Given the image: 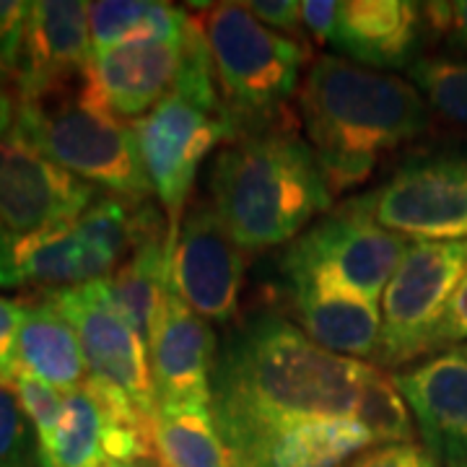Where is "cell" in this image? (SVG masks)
<instances>
[{
    "mask_svg": "<svg viewBox=\"0 0 467 467\" xmlns=\"http://www.w3.org/2000/svg\"><path fill=\"white\" fill-rule=\"evenodd\" d=\"M371 364L322 348L299 325L260 312L221 346L211 416L234 457L309 418H356Z\"/></svg>",
    "mask_w": 467,
    "mask_h": 467,
    "instance_id": "obj_1",
    "label": "cell"
},
{
    "mask_svg": "<svg viewBox=\"0 0 467 467\" xmlns=\"http://www.w3.org/2000/svg\"><path fill=\"white\" fill-rule=\"evenodd\" d=\"M306 140L330 192L367 182L389 150L416 140L431 125V104L413 81L317 55L299 88Z\"/></svg>",
    "mask_w": 467,
    "mask_h": 467,
    "instance_id": "obj_2",
    "label": "cell"
},
{
    "mask_svg": "<svg viewBox=\"0 0 467 467\" xmlns=\"http://www.w3.org/2000/svg\"><path fill=\"white\" fill-rule=\"evenodd\" d=\"M211 202L247 254L285 244L333 205L309 140L294 119L236 133L211 167Z\"/></svg>",
    "mask_w": 467,
    "mask_h": 467,
    "instance_id": "obj_3",
    "label": "cell"
},
{
    "mask_svg": "<svg viewBox=\"0 0 467 467\" xmlns=\"http://www.w3.org/2000/svg\"><path fill=\"white\" fill-rule=\"evenodd\" d=\"M11 133L55 167L112 195H153L133 122L107 109L88 84V70L76 81L18 94Z\"/></svg>",
    "mask_w": 467,
    "mask_h": 467,
    "instance_id": "obj_4",
    "label": "cell"
},
{
    "mask_svg": "<svg viewBox=\"0 0 467 467\" xmlns=\"http://www.w3.org/2000/svg\"><path fill=\"white\" fill-rule=\"evenodd\" d=\"M234 135L291 119L288 101L309 67V45L267 29L239 3L192 5Z\"/></svg>",
    "mask_w": 467,
    "mask_h": 467,
    "instance_id": "obj_5",
    "label": "cell"
},
{
    "mask_svg": "<svg viewBox=\"0 0 467 467\" xmlns=\"http://www.w3.org/2000/svg\"><path fill=\"white\" fill-rule=\"evenodd\" d=\"M156 205L149 198L101 195L78 218L0 244V285L73 288L104 281L133 252Z\"/></svg>",
    "mask_w": 467,
    "mask_h": 467,
    "instance_id": "obj_6",
    "label": "cell"
},
{
    "mask_svg": "<svg viewBox=\"0 0 467 467\" xmlns=\"http://www.w3.org/2000/svg\"><path fill=\"white\" fill-rule=\"evenodd\" d=\"M143 171L177 242L184 208L202 161L218 143H229L234 128L221 101H202L171 88L149 115L133 122Z\"/></svg>",
    "mask_w": 467,
    "mask_h": 467,
    "instance_id": "obj_7",
    "label": "cell"
},
{
    "mask_svg": "<svg viewBox=\"0 0 467 467\" xmlns=\"http://www.w3.org/2000/svg\"><path fill=\"white\" fill-rule=\"evenodd\" d=\"M467 275V242H410L382 294V337L374 364L395 368L431 353L436 327Z\"/></svg>",
    "mask_w": 467,
    "mask_h": 467,
    "instance_id": "obj_8",
    "label": "cell"
},
{
    "mask_svg": "<svg viewBox=\"0 0 467 467\" xmlns=\"http://www.w3.org/2000/svg\"><path fill=\"white\" fill-rule=\"evenodd\" d=\"M39 299L52 304L81 340L88 382L109 387L156 418V389L150 379L149 343L119 312L107 281L73 288H50Z\"/></svg>",
    "mask_w": 467,
    "mask_h": 467,
    "instance_id": "obj_9",
    "label": "cell"
},
{
    "mask_svg": "<svg viewBox=\"0 0 467 467\" xmlns=\"http://www.w3.org/2000/svg\"><path fill=\"white\" fill-rule=\"evenodd\" d=\"M361 202L379 226L405 239L467 242V156L413 159Z\"/></svg>",
    "mask_w": 467,
    "mask_h": 467,
    "instance_id": "obj_10",
    "label": "cell"
},
{
    "mask_svg": "<svg viewBox=\"0 0 467 467\" xmlns=\"http://www.w3.org/2000/svg\"><path fill=\"white\" fill-rule=\"evenodd\" d=\"M408 244L405 236L379 226L361 198H353L296 236L285 257L322 267L343 285L379 304Z\"/></svg>",
    "mask_w": 467,
    "mask_h": 467,
    "instance_id": "obj_11",
    "label": "cell"
},
{
    "mask_svg": "<svg viewBox=\"0 0 467 467\" xmlns=\"http://www.w3.org/2000/svg\"><path fill=\"white\" fill-rule=\"evenodd\" d=\"M247 252L236 244L211 201L184 213L171 250V291L205 322L236 317Z\"/></svg>",
    "mask_w": 467,
    "mask_h": 467,
    "instance_id": "obj_12",
    "label": "cell"
},
{
    "mask_svg": "<svg viewBox=\"0 0 467 467\" xmlns=\"http://www.w3.org/2000/svg\"><path fill=\"white\" fill-rule=\"evenodd\" d=\"M99 187L55 167L16 135L0 138V244L78 218Z\"/></svg>",
    "mask_w": 467,
    "mask_h": 467,
    "instance_id": "obj_13",
    "label": "cell"
},
{
    "mask_svg": "<svg viewBox=\"0 0 467 467\" xmlns=\"http://www.w3.org/2000/svg\"><path fill=\"white\" fill-rule=\"evenodd\" d=\"M216 348L211 325L195 315L169 285L149 335L156 413L177 416L190 410H211Z\"/></svg>",
    "mask_w": 467,
    "mask_h": 467,
    "instance_id": "obj_14",
    "label": "cell"
},
{
    "mask_svg": "<svg viewBox=\"0 0 467 467\" xmlns=\"http://www.w3.org/2000/svg\"><path fill=\"white\" fill-rule=\"evenodd\" d=\"M284 267L301 330L337 356L374 361L382 337L379 304L312 263L285 257Z\"/></svg>",
    "mask_w": 467,
    "mask_h": 467,
    "instance_id": "obj_15",
    "label": "cell"
},
{
    "mask_svg": "<svg viewBox=\"0 0 467 467\" xmlns=\"http://www.w3.org/2000/svg\"><path fill=\"white\" fill-rule=\"evenodd\" d=\"M423 447L441 467H467V356L444 350L392 374Z\"/></svg>",
    "mask_w": 467,
    "mask_h": 467,
    "instance_id": "obj_16",
    "label": "cell"
},
{
    "mask_svg": "<svg viewBox=\"0 0 467 467\" xmlns=\"http://www.w3.org/2000/svg\"><path fill=\"white\" fill-rule=\"evenodd\" d=\"M88 5L81 0L32 3L21 67L14 78L16 97L76 81L88 70L94 60Z\"/></svg>",
    "mask_w": 467,
    "mask_h": 467,
    "instance_id": "obj_17",
    "label": "cell"
},
{
    "mask_svg": "<svg viewBox=\"0 0 467 467\" xmlns=\"http://www.w3.org/2000/svg\"><path fill=\"white\" fill-rule=\"evenodd\" d=\"M184 55L187 34L182 42L119 45L91 60L88 84L109 112L125 122H135L174 88L184 67Z\"/></svg>",
    "mask_w": 467,
    "mask_h": 467,
    "instance_id": "obj_18",
    "label": "cell"
},
{
    "mask_svg": "<svg viewBox=\"0 0 467 467\" xmlns=\"http://www.w3.org/2000/svg\"><path fill=\"white\" fill-rule=\"evenodd\" d=\"M423 21V5L410 0H346L330 47L371 70L413 66Z\"/></svg>",
    "mask_w": 467,
    "mask_h": 467,
    "instance_id": "obj_19",
    "label": "cell"
},
{
    "mask_svg": "<svg viewBox=\"0 0 467 467\" xmlns=\"http://www.w3.org/2000/svg\"><path fill=\"white\" fill-rule=\"evenodd\" d=\"M377 444L356 418H309L281 426L234 457L236 467H346Z\"/></svg>",
    "mask_w": 467,
    "mask_h": 467,
    "instance_id": "obj_20",
    "label": "cell"
},
{
    "mask_svg": "<svg viewBox=\"0 0 467 467\" xmlns=\"http://www.w3.org/2000/svg\"><path fill=\"white\" fill-rule=\"evenodd\" d=\"M171 250L174 242L169 236V221L156 208L128 260L104 278L119 312L146 337V343L171 284Z\"/></svg>",
    "mask_w": 467,
    "mask_h": 467,
    "instance_id": "obj_21",
    "label": "cell"
},
{
    "mask_svg": "<svg viewBox=\"0 0 467 467\" xmlns=\"http://www.w3.org/2000/svg\"><path fill=\"white\" fill-rule=\"evenodd\" d=\"M18 367L63 392L81 389L88 377L81 340L52 304H24V322L16 340Z\"/></svg>",
    "mask_w": 467,
    "mask_h": 467,
    "instance_id": "obj_22",
    "label": "cell"
},
{
    "mask_svg": "<svg viewBox=\"0 0 467 467\" xmlns=\"http://www.w3.org/2000/svg\"><path fill=\"white\" fill-rule=\"evenodd\" d=\"M192 14L169 3L99 0L88 5L94 57L135 42H182Z\"/></svg>",
    "mask_w": 467,
    "mask_h": 467,
    "instance_id": "obj_23",
    "label": "cell"
},
{
    "mask_svg": "<svg viewBox=\"0 0 467 467\" xmlns=\"http://www.w3.org/2000/svg\"><path fill=\"white\" fill-rule=\"evenodd\" d=\"M104 408L84 384L66 395L55 429L36 436V462L39 467H104Z\"/></svg>",
    "mask_w": 467,
    "mask_h": 467,
    "instance_id": "obj_24",
    "label": "cell"
},
{
    "mask_svg": "<svg viewBox=\"0 0 467 467\" xmlns=\"http://www.w3.org/2000/svg\"><path fill=\"white\" fill-rule=\"evenodd\" d=\"M150 450L159 467H236L211 410L156 413L150 423Z\"/></svg>",
    "mask_w": 467,
    "mask_h": 467,
    "instance_id": "obj_25",
    "label": "cell"
},
{
    "mask_svg": "<svg viewBox=\"0 0 467 467\" xmlns=\"http://www.w3.org/2000/svg\"><path fill=\"white\" fill-rule=\"evenodd\" d=\"M356 420L367 429L379 447L416 441V423L410 416V408L400 395L395 377L379 367H371L368 371L361 389V400L356 408Z\"/></svg>",
    "mask_w": 467,
    "mask_h": 467,
    "instance_id": "obj_26",
    "label": "cell"
},
{
    "mask_svg": "<svg viewBox=\"0 0 467 467\" xmlns=\"http://www.w3.org/2000/svg\"><path fill=\"white\" fill-rule=\"evenodd\" d=\"M410 81L439 115L467 125V63L423 57L410 66Z\"/></svg>",
    "mask_w": 467,
    "mask_h": 467,
    "instance_id": "obj_27",
    "label": "cell"
},
{
    "mask_svg": "<svg viewBox=\"0 0 467 467\" xmlns=\"http://www.w3.org/2000/svg\"><path fill=\"white\" fill-rule=\"evenodd\" d=\"M0 467H39L36 434L11 379L0 377Z\"/></svg>",
    "mask_w": 467,
    "mask_h": 467,
    "instance_id": "obj_28",
    "label": "cell"
},
{
    "mask_svg": "<svg viewBox=\"0 0 467 467\" xmlns=\"http://www.w3.org/2000/svg\"><path fill=\"white\" fill-rule=\"evenodd\" d=\"M14 389H16L18 402L29 418V423L34 426V434L42 436L52 431L57 418L63 413V408H66L67 392L36 379L24 368H18V374L14 377Z\"/></svg>",
    "mask_w": 467,
    "mask_h": 467,
    "instance_id": "obj_29",
    "label": "cell"
},
{
    "mask_svg": "<svg viewBox=\"0 0 467 467\" xmlns=\"http://www.w3.org/2000/svg\"><path fill=\"white\" fill-rule=\"evenodd\" d=\"M29 16H32V3L0 0V73L8 78H16L21 67Z\"/></svg>",
    "mask_w": 467,
    "mask_h": 467,
    "instance_id": "obj_30",
    "label": "cell"
},
{
    "mask_svg": "<svg viewBox=\"0 0 467 467\" xmlns=\"http://www.w3.org/2000/svg\"><path fill=\"white\" fill-rule=\"evenodd\" d=\"M346 467H441L436 457L418 441L408 444H382L358 454Z\"/></svg>",
    "mask_w": 467,
    "mask_h": 467,
    "instance_id": "obj_31",
    "label": "cell"
},
{
    "mask_svg": "<svg viewBox=\"0 0 467 467\" xmlns=\"http://www.w3.org/2000/svg\"><path fill=\"white\" fill-rule=\"evenodd\" d=\"M239 5L250 11L260 24H265L267 29L304 42L301 3L296 0H252V3H239Z\"/></svg>",
    "mask_w": 467,
    "mask_h": 467,
    "instance_id": "obj_32",
    "label": "cell"
},
{
    "mask_svg": "<svg viewBox=\"0 0 467 467\" xmlns=\"http://www.w3.org/2000/svg\"><path fill=\"white\" fill-rule=\"evenodd\" d=\"M24 322V304L0 296V377L11 379L18 374L16 340Z\"/></svg>",
    "mask_w": 467,
    "mask_h": 467,
    "instance_id": "obj_33",
    "label": "cell"
},
{
    "mask_svg": "<svg viewBox=\"0 0 467 467\" xmlns=\"http://www.w3.org/2000/svg\"><path fill=\"white\" fill-rule=\"evenodd\" d=\"M423 18L436 34L447 36L454 47L467 50V0L423 3Z\"/></svg>",
    "mask_w": 467,
    "mask_h": 467,
    "instance_id": "obj_34",
    "label": "cell"
},
{
    "mask_svg": "<svg viewBox=\"0 0 467 467\" xmlns=\"http://www.w3.org/2000/svg\"><path fill=\"white\" fill-rule=\"evenodd\" d=\"M454 343H467V275L460 281L457 291L451 294L447 312L436 327L431 350L447 348Z\"/></svg>",
    "mask_w": 467,
    "mask_h": 467,
    "instance_id": "obj_35",
    "label": "cell"
},
{
    "mask_svg": "<svg viewBox=\"0 0 467 467\" xmlns=\"http://www.w3.org/2000/svg\"><path fill=\"white\" fill-rule=\"evenodd\" d=\"M337 5L333 0H304L301 3V24L319 45H330L335 26H337Z\"/></svg>",
    "mask_w": 467,
    "mask_h": 467,
    "instance_id": "obj_36",
    "label": "cell"
},
{
    "mask_svg": "<svg viewBox=\"0 0 467 467\" xmlns=\"http://www.w3.org/2000/svg\"><path fill=\"white\" fill-rule=\"evenodd\" d=\"M16 86H14V78L3 76L0 73V138L14 130V119H16Z\"/></svg>",
    "mask_w": 467,
    "mask_h": 467,
    "instance_id": "obj_37",
    "label": "cell"
},
{
    "mask_svg": "<svg viewBox=\"0 0 467 467\" xmlns=\"http://www.w3.org/2000/svg\"><path fill=\"white\" fill-rule=\"evenodd\" d=\"M104 467H140V465H122V462H104Z\"/></svg>",
    "mask_w": 467,
    "mask_h": 467,
    "instance_id": "obj_38",
    "label": "cell"
},
{
    "mask_svg": "<svg viewBox=\"0 0 467 467\" xmlns=\"http://www.w3.org/2000/svg\"><path fill=\"white\" fill-rule=\"evenodd\" d=\"M462 353H465V356H467V343H465V348H462Z\"/></svg>",
    "mask_w": 467,
    "mask_h": 467,
    "instance_id": "obj_39",
    "label": "cell"
}]
</instances>
